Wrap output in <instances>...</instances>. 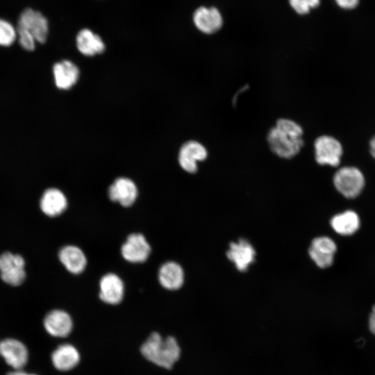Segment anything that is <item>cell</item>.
Instances as JSON below:
<instances>
[{"mask_svg":"<svg viewBox=\"0 0 375 375\" xmlns=\"http://www.w3.org/2000/svg\"><path fill=\"white\" fill-rule=\"evenodd\" d=\"M226 256L239 271L244 272L254 261L256 251L247 240L240 239L237 242L230 244Z\"/></svg>","mask_w":375,"mask_h":375,"instance_id":"2e32d148","label":"cell"},{"mask_svg":"<svg viewBox=\"0 0 375 375\" xmlns=\"http://www.w3.org/2000/svg\"><path fill=\"white\" fill-rule=\"evenodd\" d=\"M99 297L105 303L116 305L124 297V285L122 280L115 274H105L99 282Z\"/></svg>","mask_w":375,"mask_h":375,"instance_id":"5bb4252c","label":"cell"},{"mask_svg":"<svg viewBox=\"0 0 375 375\" xmlns=\"http://www.w3.org/2000/svg\"><path fill=\"white\" fill-rule=\"evenodd\" d=\"M303 130L294 120L281 118L268 131L267 140L271 151L276 156L290 159L297 155L304 144Z\"/></svg>","mask_w":375,"mask_h":375,"instance_id":"6da1fadb","label":"cell"},{"mask_svg":"<svg viewBox=\"0 0 375 375\" xmlns=\"http://www.w3.org/2000/svg\"><path fill=\"white\" fill-rule=\"evenodd\" d=\"M121 253L123 258L130 262H143L149 258L151 247L143 235L133 233L122 244Z\"/></svg>","mask_w":375,"mask_h":375,"instance_id":"9c48e42d","label":"cell"},{"mask_svg":"<svg viewBox=\"0 0 375 375\" xmlns=\"http://www.w3.org/2000/svg\"><path fill=\"white\" fill-rule=\"evenodd\" d=\"M336 249V244L332 239L321 236L312 241L308 253L319 267L326 268L333 264Z\"/></svg>","mask_w":375,"mask_h":375,"instance_id":"8fae6325","label":"cell"},{"mask_svg":"<svg viewBox=\"0 0 375 375\" xmlns=\"http://www.w3.org/2000/svg\"><path fill=\"white\" fill-rule=\"evenodd\" d=\"M140 351L148 360L166 369L172 368L181 356L180 347L174 337L162 338L156 332L142 344Z\"/></svg>","mask_w":375,"mask_h":375,"instance_id":"7a4b0ae2","label":"cell"},{"mask_svg":"<svg viewBox=\"0 0 375 375\" xmlns=\"http://www.w3.org/2000/svg\"><path fill=\"white\" fill-rule=\"evenodd\" d=\"M7 375H37L35 374L28 373L21 369H15L7 374Z\"/></svg>","mask_w":375,"mask_h":375,"instance_id":"f1b7e54d","label":"cell"},{"mask_svg":"<svg viewBox=\"0 0 375 375\" xmlns=\"http://www.w3.org/2000/svg\"><path fill=\"white\" fill-rule=\"evenodd\" d=\"M80 354L70 344L59 345L51 353V362L58 370L66 372L74 368L79 362Z\"/></svg>","mask_w":375,"mask_h":375,"instance_id":"ac0fdd59","label":"cell"},{"mask_svg":"<svg viewBox=\"0 0 375 375\" xmlns=\"http://www.w3.org/2000/svg\"><path fill=\"white\" fill-rule=\"evenodd\" d=\"M315 158L319 165L338 167L344 155V147L336 137L322 135L314 142Z\"/></svg>","mask_w":375,"mask_h":375,"instance_id":"5b68a950","label":"cell"},{"mask_svg":"<svg viewBox=\"0 0 375 375\" xmlns=\"http://www.w3.org/2000/svg\"><path fill=\"white\" fill-rule=\"evenodd\" d=\"M108 194L111 201L118 202L124 207H129L135 201L138 190L131 179L119 177L109 186Z\"/></svg>","mask_w":375,"mask_h":375,"instance_id":"7c38bea8","label":"cell"},{"mask_svg":"<svg viewBox=\"0 0 375 375\" xmlns=\"http://www.w3.org/2000/svg\"><path fill=\"white\" fill-rule=\"evenodd\" d=\"M67 206L66 197L60 190L51 188L44 192L40 200V208L47 215L58 216L65 210Z\"/></svg>","mask_w":375,"mask_h":375,"instance_id":"d6986e66","label":"cell"},{"mask_svg":"<svg viewBox=\"0 0 375 375\" xmlns=\"http://www.w3.org/2000/svg\"><path fill=\"white\" fill-rule=\"evenodd\" d=\"M335 189L347 198H355L362 191L365 178L362 172L354 165L340 167L333 177Z\"/></svg>","mask_w":375,"mask_h":375,"instance_id":"3957f363","label":"cell"},{"mask_svg":"<svg viewBox=\"0 0 375 375\" xmlns=\"http://www.w3.org/2000/svg\"><path fill=\"white\" fill-rule=\"evenodd\" d=\"M369 326L371 332L375 335V305L372 307L369 318Z\"/></svg>","mask_w":375,"mask_h":375,"instance_id":"4316f807","label":"cell"},{"mask_svg":"<svg viewBox=\"0 0 375 375\" xmlns=\"http://www.w3.org/2000/svg\"><path fill=\"white\" fill-rule=\"evenodd\" d=\"M17 44L24 51L33 52L37 47V42L33 34L26 28L16 27Z\"/></svg>","mask_w":375,"mask_h":375,"instance_id":"cb8c5ba5","label":"cell"},{"mask_svg":"<svg viewBox=\"0 0 375 375\" xmlns=\"http://www.w3.org/2000/svg\"><path fill=\"white\" fill-rule=\"evenodd\" d=\"M58 257L65 268L72 274L83 272L87 265L85 253L76 246L67 245L62 247L59 251Z\"/></svg>","mask_w":375,"mask_h":375,"instance_id":"44dd1931","label":"cell"},{"mask_svg":"<svg viewBox=\"0 0 375 375\" xmlns=\"http://www.w3.org/2000/svg\"><path fill=\"white\" fill-rule=\"evenodd\" d=\"M208 151L199 142L190 140L185 142L178 152V163L185 172L194 174L198 169V162L206 159Z\"/></svg>","mask_w":375,"mask_h":375,"instance_id":"ba28073f","label":"cell"},{"mask_svg":"<svg viewBox=\"0 0 375 375\" xmlns=\"http://www.w3.org/2000/svg\"><path fill=\"white\" fill-rule=\"evenodd\" d=\"M319 3V0H289L290 6L299 15L308 13L311 8L317 7Z\"/></svg>","mask_w":375,"mask_h":375,"instance_id":"d4e9b609","label":"cell"},{"mask_svg":"<svg viewBox=\"0 0 375 375\" xmlns=\"http://www.w3.org/2000/svg\"><path fill=\"white\" fill-rule=\"evenodd\" d=\"M52 75L56 88L69 91L78 83L81 72L76 63L70 59H62L52 66Z\"/></svg>","mask_w":375,"mask_h":375,"instance_id":"8992f818","label":"cell"},{"mask_svg":"<svg viewBox=\"0 0 375 375\" xmlns=\"http://www.w3.org/2000/svg\"><path fill=\"white\" fill-rule=\"evenodd\" d=\"M369 153L375 161V134L369 140Z\"/></svg>","mask_w":375,"mask_h":375,"instance_id":"83f0119b","label":"cell"},{"mask_svg":"<svg viewBox=\"0 0 375 375\" xmlns=\"http://www.w3.org/2000/svg\"><path fill=\"white\" fill-rule=\"evenodd\" d=\"M44 327L51 335L57 338L67 337L73 328L70 315L62 310H53L44 319Z\"/></svg>","mask_w":375,"mask_h":375,"instance_id":"9a60e30c","label":"cell"},{"mask_svg":"<svg viewBox=\"0 0 375 375\" xmlns=\"http://www.w3.org/2000/svg\"><path fill=\"white\" fill-rule=\"evenodd\" d=\"M25 262L22 256L5 252L0 256V275L1 279L13 286L21 285L26 277Z\"/></svg>","mask_w":375,"mask_h":375,"instance_id":"52a82bcc","label":"cell"},{"mask_svg":"<svg viewBox=\"0 0 375 375\" xmlns=\"http://www.w3.org/2000/svg\"><path fill=\"white\" fill-rule=\"evenodd\" d=\"M15 26L29 31L37 43L40 44L46 43L50 33V22L48 17L40 10L31 7L24 8L20 12Z\"/></svg>","mask_w":375,"mask_h":375,"instance_id":"277c9868","label":"cell"},{"mask_svg":"<svg viewBox=\"0 0 375 375\" xmlns=\"http://www.w3.org/2000/svg\"><path fill=\"white\" fill-rule=\"evenodd\" d=\"M195 26L205 34H213L221 29L223 18L219 10L215 7L198 8L193 14Z\"/></svg>","mask_w":375,"mask_h":375,"instance_id":"4fadbf2b","label":"cell"},{"mask_svg":"<svg viewBox=\"0 0 375 375\" xmlns=\"http://www.w3.org/2000/svg\"><path fill=\"white\" fill-rule=\"evenodd\" d=\"M158 281L165 289L176 290L183 284V270L177 262H167L160 267L158 271Z\"/></svg>","mask_w":375,"mask_h":375,"instance_id":"ffe728a7","label":"cell"},{"mask_svg":"<svg viewBox=\"0 0 375 375\" xmlns=\"http://www.w3.org/2000/svg\"><path fill=\"white\" fill-rule=\"evenodd\" d=\"M335 1L340 7L344 9H353L359 3V0H335Z\"/></svg>","mask_w":375,"mask_h":375,"instance_id":"484cf974","label":"cell"},{"mask_svg":"<svg viewBox=\"0 0 375 375\" xmlns=\"http://www.w3.org/2000/svg\"><path fill=\"white\" fill-rule=\"evenodd\" d=\"M75 44L78 52L85 56L100 54L106 48L101 38L88 28H83L78 32Z\"/></svg>","mask_w":375,"mask_h":375,"instance_id":"e0dca14e","label":"cell"},{"mask_svg":"<svg viewBox=\"0 0 375 375\" xmlns=\"http://www.w3.org/2000/svg\"><path fill=\"white\" fill-rule=\"evenodd\" d=\"M360 224L358 215L352 210L338 214L331 220V226L333 230L342 235L353 234L359 228Z\"/></svg>","mask_w":375,"mask_h":375,"instance_id":"7402d4cb","label":"cell"},{"mask_svg":"<svg viewBox=\"0 0 375 375\" xmlns=\"http://www.w3.org/2000/svg\"><path fill=\"white\" fill-rule=\"evenodd\" d=\"M0 355L14 369H21L28 360L26 347L21 341L13 338L0 341Z\"/></svg>","mask_w":375,"mask_h":375,"instance_id":"30bf717a","label":"cell"},{"mask_svg":"<svg viewBox=\"0 0 375 375\" xmlns=\"http://www.w3.org/2000/svg\"><path fill=\"white\" fill-rule=\"evenodd\" d=\"M17 41V28L8 19L0 17V47L12 46Z\"/></svg>","mask_w":375,"mask_h":375,"instance_id":"603a6c76","label":"cell"}]
</instances>
